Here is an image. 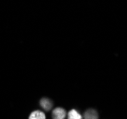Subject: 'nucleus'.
I'll return each mask as SVG.
<instances>
[{"label": "nucleus", "instance_id": "1", "mask_svg": "<svg viewBox=\"0 0 127 119\" xmlns=\"http://www.w3.org/2000/svg\"><path fill=\"white\" fill-rule=\"evenodd\" d=\"M67 113L63 108H56L52 112V117L53 119H65L66 118Z\"/></svg>", "mask_w": 127, "mask_h": 119}, {"label": "nucleus", "instance_id": "2", "mask_svg": "<svg viewBox=\"0 0 127 119\" xmlns=\"http://www.w3.org/2000/svg\"><path fill=\"white\" fill-rule=\"evenodd\" d=\"M40 107L47 112L51 111V109L53 108V102L48 98H42L40 100Z\"/></svg>", "mask_w": 127, "mask_h": 119}, {"label": "nucleus", "instance_id": "3", "mask_svg": "<svg viewBox=\"0 0 127 119\" xmlns=\"http://www.w3.org/2000/svg\"><path fill=\"white\" fill-rule=\"evenodd\" d=\"M29 119H46V114L42 111H33L30 114Z\"/></svg>", "mask_w": 127, "mask_h": 119}, {"label": "nucleus", "instance_id": "4", "mask_svg": "<svg viewBox=\"0 0 127 119\" xmlns=\"http://www.w3.org/2000/svg\"><path fill=\"white\" fill-rule=\"evenodd\" d=\"M84 119H98V114L95 110H87L84 113Z\"/></svg>", "mask_w": 127, "mask_h": 119}, {"label": "nucleus", "instance_id": "5", "mask_svg": "<svg viewBox=\"0 0 127 119\" xmlns=\"http://www.w3.org/2000/svg\"><path fill=\"white\" fill-rule=\"evenodd\" d=\"M68 119H82V115L78 113L76 110H71L69 113H67Z\"/></svg>", "mask_w": 127, "mask_h": 119}]
</instances>
